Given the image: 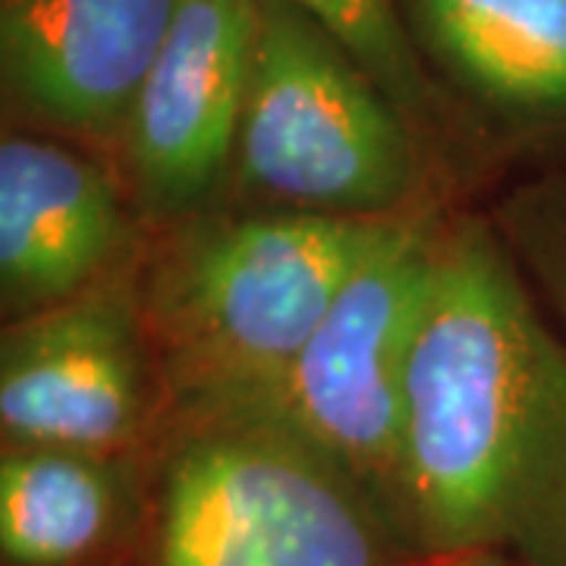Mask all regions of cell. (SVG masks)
<instances>
[{"label": "cell", "instance_id": "6da1fadb", "mask_svg": "<svg viewBox=\"0 0 566 566\" xmlns=\"http://www.w3.org/2000/svg\"><path fill=\"white\" fill-rule=\"evenodd\" d=\"M397 510L441 554L566 566V337L491 227L441 223L406 378Z\"/></svg>", "mask_w": 566, "mask_h": 566}, {"label": "cell", "instance_id": "7a4b0ae2", "mask_svg": "<svg viewBox=\"0 0 566 566\" xmlns=\"http://www.w3.org/2000/svg\"><path fill=\"white\" fill-rule=\"evenodd\" d=\"M406 218L290 208L189 218L136 286L164 385L182 412L271 381Z\"/></svg>", "mask_w": 566, "mask_h": 566}, {"label": "cell", "instance_id": "3957f363", "mask_svg": "<svg viewBox=\"0 0 566 566\" xmlns=\"http://www.w3.org/2000/svg\"><path fill=\"white\" fill-rule=\"evenodd\" d=\"M422 136L381 85L290 0H259L233 182L274 208L344 218L416 211Z\"/></svg>", "mask_w": 566, "mask_h": 566}, {"label": "cell", "instance_id": "277c9868", "mask_svg": "<svg viewBox=\"0 0 566 566\" xmlns=\"http://www.w3.org/2000/svg\"><path fill=\"white\" fill-rule=\"evenodd\" d=\"M158 566H385L381 504L324 450L252 412H186Z\"/></svg>", "mask_w": 566, "mask_h": 566}, {"label": "cell", "instance_id": "5b68a950", "mask_svg": "<svg viewBox=\"0 0 566 566\" xmlns=\"http://www.w3.org/2000/svg\"><path fill=\"white\" fill-rule=\"evenodd\" d=\"M441 223L409 214L349 277L315 334L249 394L199 412H252L296 431L397 506L406 378L438 264Z\"/></svg>", "mask_w": 566, "mask_h": 566}, {"label": "cell", "instance_id": "8992f818", "mask_svg": "<svg viewBox=\"0 0 566 566\" xmlns=\"http://www.w3.org/2000/svg\"><path fill=\"white\" fill-rule=\"evenodd\" d=\"M151 365L136 286L114 274L70 303L7 324L0 428L7 444L111 457L151 412Z\"/></svg>", "mask_w": 566, "mask_h": 566}, {"label": "cell", "instance_id": "52a82bcc", "mask_svg": "<svg viewBox=\"0 0 566 566\" xmlns=\"http://www.w3.org/2000/svg\"><path fill=\"white\" fill-rule=\"evenodd\" d=\"M255 39L259 0H180L117 142L148 214L199 218L233 180Z\"/></svg>", "mask_w": 566, "mask_h": 566}, {"label": "cell", "instance_id": "ba28073f", "mask_svg": "<svg viewBox=\"0 0 566 566\" xmlns=\"http://www.w3.org/2000/svg\"><path fill=\"white\" fill-rule=\"evenodd\" d=\"M177 10L180 0H3L7 120L117 145Z\"/></svg>", "mask_w": 566, "mask_h": 566}, {"label": "cell", "instance_id": "9c48e42d", "mask_svg": "<svg viewBox=\"0 0 566 566\" xmlns=\"http://www.w3.org/2000/svg\"><path fill=\"white\" fill-rule=\"evenodd\" d=\"M129 245L117 182L57 136L0 142V300L7 324L114 277Z\"/></svg>", "mask_w": 566, "mask_h": 566}, {"label": "cell", "instance_id": "30bf717a", "mask_svg": "<svg viewBox=\"0 0 566 566\" xmlns=\"http://www.w3.org/2000/svg\"><path fill=\"white\" fill-rule=\"evenodd\" d=\"M431 73L510 129H566V0H397Z\"/></svg>", "mask_w": 566, "mask_h": 566}, {"label": "cell", "instance_id": "8fae6325", "mask_svg": "<svg viewBox=\"0 0 566 566\" xmlns=\"http://www.w3.org/2000/svg\"><path fill=\"white\" fill-rule=\"evenodd\" d=\"M117 482L107 457L3 444L0 547L13 566H73L114 526Z\"/></svg>", "mask_w": 566, "mask_h": 566}, {"label": "cell", "instance_id": "7c38bea8", "mask_svg": "<svg viewBox=\"0 0 566 566\" xmlns=\"http://www.w3.org/2000/svg\"><path fill=\"white\" fill-rule=\"evenodd\" d=\"M381 85L419 136L438 139L453 123V104L422 57L397 0H290Z\"/></svg>", "mask_w": 566, "mask_h": 566}, {"label": "cell", "instance_id": "4fadbf2b", "mask_svg": "<svg viewBox=\"0 0 566 566\" xmlns=\"http://www.w3.org/2000/svg\"><path fill=\"white\" fill-rule=\"evenodd\" d=\"M494 237L566 331V167L510 189L497 205Z\"/></svg>", "mask_w": 566, "mask_h": 566}]
</instances>
